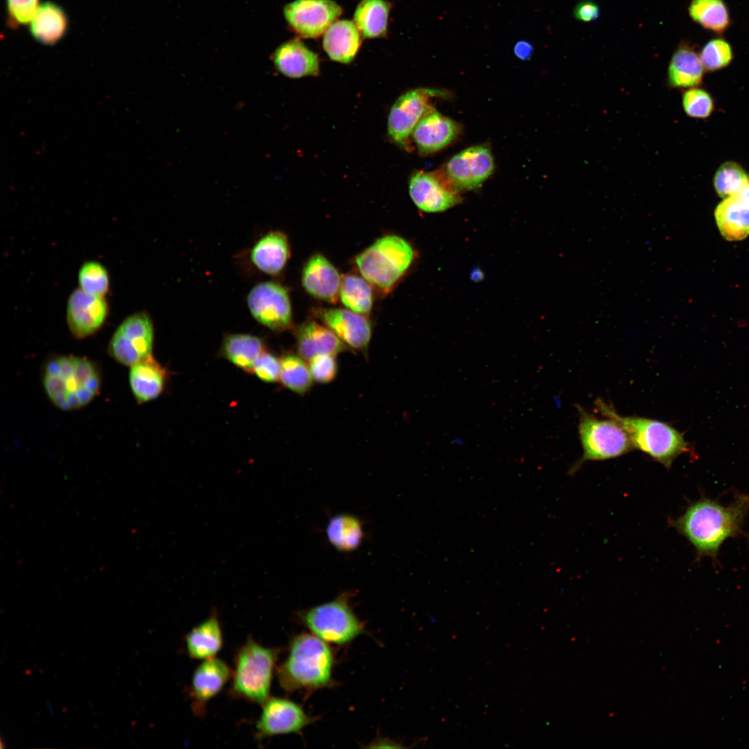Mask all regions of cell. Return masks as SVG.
Segmentation results:
<instances>
[{
  "label": "cell",
  "instance_id": "1",
  "mask_svg": "<svg viewBox=\"0 0 749 749\" xmlns=\"http://www.w3.org/2000/svg\"><path fill=\"white\" fill-rule=\"evenodd\" d=\"M748 513V494H737L728 506L703 496L669 523L692 545L697 559L711 557L716 560L722 544L742 533Z\"/></svg>",
  "mask_w": 749,
  "mask_h": 749
},
{
  "label": "cell",
  "instance_id": "2",
  "mask_svg": "<svg viewBox=\"0 0 749 749\" xmlns=\"http://www.w3.org/2000/svg\"><path fill=\"white\" fill-rule=\"evenodd\" d=\"M313 634L302 632L289 642L288 655L277 669L280 687L287 692H311L334 686V653Z\"/></svg>",
  "mask_w": 749,
  "mask_h": 749
},
{
  "label": "cell",
  "instance_id": "3",
  "mask_svg": "<svg viewBox=\"0 0 749 749\" xmlns=\"http://www.w3.org/2000/svg\"><path fill=\"white\" fill-rule=\"evenodd\" d=\"M42 382L49 399L64 411L90 403L99 393L101 376L95 363L85 357L56 356L44 368Z\"/></svg>",
  "mask_w": 749,
  "mask_h": 749
},
{
  "label": "cell",
  "instance_id": "4",
  "mask_svg": "<svg viewBox=\"0 0 749 749\" xmlns=\"http://www.w3.org/2000/svg\"><path fill=\"white\" fill-rule=\"evenodd\" d=\"M594 404L596 411L603 416L614 420L625 430L634 449L642 451L665 467L670 468L675 459L682 454L696 455L684 433L669 423L639 416H622L601 399H597Z\"/></svg>",
  "mask_w": 749,
  "mask_h": 749
},
{
  "label": "cell",
  "instance_id": "5",
  "mask_svg": "<svg viewBox=\"0 0 749 749\" xmlns=\"http://www.w3.org/2000/svg\"><path fill=\"white\" fill-rule=\"evenodd\" d=\"M414 258V250L406 239L387 234L359 254L354 262L360 275L374 290L386 295L408 271Z\"/></svg>",
  "mask_w": 749,
  "mask_h": 749
},
{
  "label": "cell",
  "instance_id": "6",
  "mask_svg": "<svg viewBox=\"0 0 749 749\" xmlns=\"http://www.w3.org/2000/svg\"><path fill=\"white\" fill-rule=\"evenodd\" d=\"M279 653V649L264 646L248 638L234 657L231 694L261 705L270 697Z\"/></svg>",
  "mask_w": 749,
  "mask_h": 749
},
{
  "label": "cell",
  "instance_id": "7",
  "mask_svg": "<svg viewBox=\"0 0 749 749\" xmlns=\"http://www.w3.org/2000/svg\"><path fill=\"white\" fill-rule=\"evenodd\" d=\"M350 593L313 606L298 614L301 623L327 644L345 645L365 632L362 621L350 603Z\"/></svg>",
  "mask_w": 749,
  "mask_h": 749
},
{
  "label": "cell",
  "instance_id": "8",
  "mask_svg": "<svg viewBox=\"0 0 749 749\" xmlns=\"http://www.w3.org/2000/svg\"><path fill=\"white\" fill-rule=\"evenodd\" d=\"M578 434L583 449L581 458L569 471L576 472L587 461L617 458L634 449L625 430L614 420L599 419L577 405Z\"/></svg>",
  "mask_w": 749,
  "mask_h": 749
},
{
  "label": "cell",
  "instance_id": "9",
  "mask_svg": "<svg viewBox=\"0 0 749 749\" xmlns=\"http://www.w3.org/2000/svg\"><path fill=\"white\" fill-rule=\"evenodd\" d=\"M154 325L146 311L126 318L114 332L108 344L110 355L117 362L132 366L152 355Z\"/></svg>",
  "mask_w": 749,
  "mask_h": 749
},
{
  "label": "cell",
  "instance_id": "10",
  "mask_svg": "<svg viewBox=\"0 0 749 749\" xmlns=\"http://www.w3.org/2000/svg\"><path fill=\"white\" fill-rule=\"evenodd\" d=\"M246 304L252 318L274 332L286 331L293 326L291 298L282 284L266 281L257 283L249 291Z\"/></svg>",
  "mask_w": 749,
  "mask_h": 749
},
{
  "label": "cell",
  "instance_id": "11",
  "mask_svg": "<svg viewBox=\"0 0 749 749\" xmlns=\"http://www.w3.org/2000/svg\"><path fill=\"white\" fill-rule=\"evenodd\" d=\"M443 96V91L428 88L411 89L400 96L391 107L388 117L390 139L398 146L407 148L417 124L433 109L431 99Z\"/></svg>",
  "mask_w": 749,
  "mask_h": 749
},
{
  "label": "cell",
  "instance_id": "12",
  "mask_svg": "<svg viewBox=\"0 0 749 749\" xmlns=\"http://www.w3.org/2000/svg\"><path fill=\"white\" fill-rule=\"evenodd\" d=\"M343 13L333 0H294L283 8L289 28L299 37L316 38Z\"/></svg>",
  "mask_w": 749,
  "mask_h": 749
},
{
  "label": "cell",
  "instance_id": "13",
  "mask_svg": "<svg viewBox=\"0 0 749 749\" xmlns=\"http://www.w3.org/2000/svg\"><path fill=\"white\" fill-rule=\"evenodd\" d=\"M494 169L490 149L487 146L478 145L454 155L440 173L459 192L479 187L492 174Z\"/></svg>",
  "mask_w": 749,
  "mask_h": 749
},
{
  "label": "cell",
  "instance_id": "14",
  "mask_svg": "<svg viewBox=\"0 0 749 749\" xmlns=\"http://www.w3.org/2000/svg\"><path fill=\"white\" fill-rule=\"evenodd\" d=\"M316 721L301 705L285 698L269 697L262 705L255 725L259 739L289 734H298Z\"/></svg>",
  "mask_w": 749,
  "mask_h": 749
},
{
  "label": "cell",
  "instance_id": "15",
  "mask_svg": "<svg viewBox=\"0 0 749 749\" xmlns=\"http://www.w3.org/2000/svg\"><path fill=\"white\" fill-rule=\"evenodd\" d=\"M408 192L417 207L429 213L445 211L460 200L458 191L440 172H414L408 182Z\"/></svg>",
  "mask_w": 749,
  "mask_h": 749
},
{
  "label": "cell",
  "instance_id": "16",
  "mask_svg": "<svg viewBox=\"0 0 749 749\" xmlns=\"http://www.w3.org/2000/svg\"><path fill=\"white\" fill-rule=\"evenodd\" d=\"M108 314L105 297L89 294L79 287L69 295L67 303V322L77 338L89 336L99 330Z\"/></svg>",
  "mask_w": 749,
  "mask_h": 749
},
{
  "label": "cell",
  "instance_id": "17",
  "mask_svg": "<svg viewBox=\"0 0 749 749\" xmlns=\"http://www.w3.org/2000/svg\"><path fill=\"white\" fill-rule=\"evenodd\" d=\"M315 316L347 346L365 352L372 336V325L365 316L341 308H320Z\"/></svg>",
  "mask_w": 749,
  "mask_h": 749
},
{
  "label": "cell",
  "instance_id": "18",
  "mask_svg": "<svg viewBox=\"0 0 749 749\" xmlns=\"http://www.w3.org/2000/svg\"><path fill=\"white\" fill-rule=\"evenodd\" d=\"M232 675L230 667L216 657L204 660L195 669L189 688L195 714L205 715L208 702L221 691Z\"/></svg>",
  "mask_w": 749,
  "mask_h": 749
},
{
  "label": "cell",
  "instance_id": "19",
  "mask_svg": "<svg viewBox=\"0 0 749 749\" xmlns=\"http://www.w3.org/2000/svg\"><path fill=\"white\" fill-rule=\"evenodd\" d=\"M341 279L336 268L324 255L316 253L304 266L301 281L304 289L312 297L336 304Z\"/></svg>",
  "mask_w": 749,
  "mask_h": 749
},
{
  "label": "cell",
  "instance_id": "20",
  "mask_svg": "<svg viewBox=\"0 0 749 749\" xmlns=\"http://www.w3.org/2000/svg\"><path fill=\"white\" fill-rule=\"evenodd\" d=\"M460 132L458 123L432 109L417 124L412 137L420 153L428 155L448 146Z\"/></svg>",
  "mask_w": 749,
  "mask_h": 749
},
{
  "label": "cell",
  "instance_id": "21",
  "mask_svg": "<svg viewBox=\"0 0 749 749\" xmlns=\"http://www.w3.org/2000/svg\"><path fill=\"white\" fill-rule=\"evenodd\" d=\"M276 70L286 77L300 78L320 74V59L300 38L287 40L272 53Z\"/></svg>",
  "mask_w": 749,
  "mask_h": 749
},
{
  "label": "cell",
  "instance_id": "22",
  "mask_svg": "<svg viewBox=\"0 0 749 749\" xmlns=\"http://www.w3.org/2000/svg\"><path fill=\"white\" fill-rule=\"evenodd\" d=\"M291 256L289 239L279 230H270L260 236L250 250L251 264L257 270L270 276L279 275Z\"/></svg>",
  "mask_w": 749,
  "mask_h": 749
},
{
  "label": "cell",
  "instance_id": "23",
  "mask_svg": "<svg viewBox=\"0 0 749 749\" xmlns=\"http://www.w3.org/2000/svg\"><path fill=\"white\" fill-rule=\"evenodd\" d=\"M298 355L309 361L320 354L336 356L347 350V346L327 326L315 320H307L295 328Z\"/></svg>",
  "mask_w": 749,
  "mask_h": 749
},
{
  "label": "cell",
  "instance_id": "24",
  "mask_svg": "<svg viewBox=\"0 0 749 749\" xmlns=\"http://www.w3.org/2000/svg\"><path fill=\"white\" fill-rule=\"evenodd\" d=\"M167 379L166 368L152 355L130 366V387L140 404L157 398L164 391Z\"/></svg>",
  "mask_w": 749,
  "mask_h": 749
},
{
  "label": "cell",
  "instance_id": "25",
  "mask_svg": "<svg viewBox=\"0 0 749 749\" xmlns=\"http://www.w3.org/2000/svg\"><path fill=\"white\" fill-rule=\"evenodd\" d=\"M362 37L354 21L336 20L323 34L322 47L332 60L349 64L355 58Z\"/></svg>",
  "mask_w": 749,
  "mask_h": 749
},
{
  "label": "cell",
  "instance_id": "26",
  "mask_svg": "<svg viewBox=\"0 0 749 749\" xmlns=\"http://www.w3.org/2000/svg\"><path fill=\"white\" fill-rule=\"evenodd\" d=\"M715 218L725 239H745L749 234V197L739 193L724 198L716 208Z\"/></svg>",
  "mask_w": 749,
  "mask_h": 749
},
{
  "label": "cell",
  "instance_id": "27",
  "mask_svg": "<svg viewBox=\"0 0 749 749\" xmlns=\"http://www.w3.org/2000/svg\"><path fill=\"white\" fill-rule=\"evenodd\" d=\"M223 644V632L215 610L205 620L193 628L185 637L187 653L195 660H206L215 657Z\"/></svg>",
  "mask_w": 749,
  "mask_h": 749
},
{
  "label": "cell",
  "instance_id": "28",
  "mask_svg": "<svg viewBox=\"0 0 749 749\" xmlns=\"http://www.w3.org/2000/svg\"><path fill=\"white\" fill-rule=\"evenodd\" d=\"M266 350L264 341L250 334H227L220 348V355L245 372H252L253 365Z\"/></svg>",
  "mask_w": 749,
  "mask_h": 749
},
{
  "label": "cell",
  "instance_id": "29",
  "mask_svg": "<svg viewBox=\"0 0 749 749\" xmlns=\"http://www.w3.org/2000/svg\"><path fill=\"white\" fill-rule=\"evenodd\" d=\"M67 25V17L62 8L53 2L46 1L40 5L30 22V31L39 42L51 45L64 35Z\"/></svg>",
  "mask_w": 749,
  "mask_h": 749
},
{
  "label": "cell",
  "instance_id": "30",
  "mask_svg": "<svg viewBox=\"0 0 749 749\" xmlns=\"http://www.w3.org/2000/svg\"><path fill=\"white\" fill-rule=\"evenodd\" d=\"M392 4L386 0H361L354 13V22L362 37L367 39L385 37Z\"/></svg>",
  "mask_w": 749,
  "mask_h": 749
},
{
  "label": "cell",
  "instance_id": "31",
  "mask_svg": "<svg viewBox=\"0 0 749 749\" xmlns=\"http://www.w3.org/2000/svg\"><path fill=\"white\" fill-rule=\"evenodd\" d=\"M704 68L700 57L687 46H681L675 51L671 60L668 80L673 87H690L702 81Z\"/></svg>",
  "mask_w": 749,
  "mask_h": 749
},
{
  "label": "cell",
  "instance_id": "32",
  "mask_svg": "<svg viewBox=\"0 0 749 749\" xmlns=\"http://www.w3.org/2000/svg\"><path fill=\"white\" fill-rule=\"evenodd\" d=\"M326 534L333 546L343 552L356 549L363 539L360 520L348 514H339L332 517L327 524Z\"/></svg>",
  "mask_w": 749,
  "mask_h": 749
},
{
  "label": "cell",
  "instance_id": "33",
  "mask_svg": "<svg viewBox=\"0 0 749 749\" xmlns=\"http://www.w3.org/2000/svg\"><path fill=\"white\" fill-rule=\"evenodd\" d=\"M373 291L361 275L349 273L342 276L339 299L348 309L366 316L372 308Z\"/></svg>",
  "mask_w": 749,
  "mask_h": 749
},
{
  "label": "cell",
  "instance_id": "34",
  "mask_svg": "<svg viewBox=\"0 0 749 749\" xmlns=\"http://www.w3.org/2000/svg\"><path fill=\"white\" fill-rule=\"evenodd\" d=\"M279 380L284 387L304 395L311 388L313 379L305 360L298 354L289 352L280 358Z\"/></svg>",
  "mask_w": 749,
  "mask_h": 749
},
{
  "label": "cell",
  "instance_id": "35",
  "mask_svg": "<svg viewBox=\"0 0 749 749\" xmlns=\"http://www.w3.org/2000/svg\"><path fill=\"white\" fill-rule=\"evenodd\" d=\"M691 17L702 26L723 32L730 24L727 8L722 0H693L689 8Z\"/></svg>",
  "mask_w": 749,
  "mask_h": 749
},
{
  "label": "cell",
  "instance_id": "36",
  "mask_svg": "<svg viewBox=\"0 0 749 749\" xmlns=\"http://www.w3.org/2000/svg\"><path fill=\"white\" fill-rule=\"evenodd\" d=\"M749 183V177L737 163L726 162L716 171L714 185L717 193L728 198L742 193Z\"/></svg>",
  "mask_w": 749,
  "mask_h": 749
},
{
  "label": "cell",
  "instance_id": "37",
  "mask_svg": "<svg viewBox=\"0 0 749 749\" xmlns=\"http://www.w3.org/2000/svg\"><path fill=\"white\" fill-rule=\"evenodd\" d=\"M79 288L83 291L105 297L109 291L110 278L105 267L96 261L85 262L78 275Z\"/></svg>",
  "mask_w": 749,
  "mask_h": 749
},
{
  "label": "cell",
  "instance_id": "38",
  "mask_svg": "<svg viewBox=\"0 0 749 749\" xmlns=\"http://www.w3.org/2000/svg\"><path fill=\"white\" fill-rule=\"evenodd\" d=\"M732 58L731 46L721 39H714L707 43L700 55L703 67L707 71H715L726 67Z\"/></svg>",
  "mask_w": 749,
  "mask_h": 749
},
{
  "label": "cell",
  "instance_id": "39",
  "mask_svg": "<svg viewBox=\"0 0 749 749\" xmlns=\"http://www.w3.org/2000/svg\"><path fill=\"white\" fill-rule=\"evenodd\" d=\"M682 105L686 114L694 118H706L713 111L714 103L711 96L705 90L690 88L682 96Z\"/></svg>",
  "mask_w": 749,
  "mask_h": 749
},
{
  "label": "cell",
  "instance_id": "40",
  "mask_svg": "<svg viewBox=\"0 0 749 749\" xmlns=\"http://www.w3.org/2000/svg\"><path fill=\"white\" fill-rule=\"evenodd\" d=\"M309 368L313 379L320 384L332 381L338 372L335 356L320 354L309 360Z\"/></svg>",
  "mask_w": 749,
  "mask_h": 749
},
{
  "label": "cell",
  "instance_id": "41",
  "mask_svg": "<svg viewBox=\"0 0 749 749\" xmlns=\"http://www.w3.org/2000/svg\"><path fill=\"white\" fill-rule=\"evenodd\" d=\"M279 372L280 359L264 350L255 361L252 372L264 382L274 383L279 380Z\"/></svg>",
  "mask_w": 749,
  "mask_h": 749
},
{
  "label": "cell",
  "instance_id": "42",
  "mask_svg": "<svg viewBox=\"0 0 749 749\" xmlns=\"http://www.w3.org/2000/svg\"><path fill=\"white\" fill-rule=\"evenodd\" d=\"M40 0H6L7 9L11 20L16 24L30 23L40 4Z\"/></svg>",
  "mask_w": 749,
  "mask_h": 749
},
{
  "label": "cell",
  "instance_id": "43",
  "mask_svg": "<svg viewBox=\"0 0 749 749\" xmlns=\"http://www.w3.org/2000/svg\"><path fill=\"white\" fill-rule=\"evenodd\" d=\"M574 13L578 20L585 22L592 21L599 17V8L593 1H583L576 5Z\"/></svg>",
  "mask_w": 749,
  "mask_h": 749
},
{
  "label": "cell",
  "instance_id": "44",
  "mask_svg": "<svg viewBox=\"0 0 749 749\" xmlns=\"http://www.w3.org/2000/svg\"><path fill=\"white\" fill-rule=\"evenodd\" d=\"M741 193H743V194H744V195L749 197V183L747 185V187L745 188V189Z\"/></svg>",
  "mask_w": 749,
  "mask_h": 749
},
{
  "label": "cell",
  "instance_id": "45",
  "mask_svg": "<svg viewBox=\"0 0 749 749\" xmlns=\"http://www.w3.org/2000/svg\"><path fill=\"white\" fill-rule=\"evenodd\" d=\"M748 544H749V534L748 535Z\"/></svg>",
  "mask_w": 749,
  "mask_h": 749
}]
</instances>
